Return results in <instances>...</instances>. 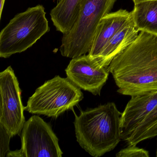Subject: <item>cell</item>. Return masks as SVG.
Here are the masks:
<instances>
[{
  "label": "cell",
  "instance_id": "obj_11",
  "mask_svg": "<svg viewBox=\"0 0 157 157\" xmlns=\"http://www.w3.org/2000/svg\"><path fill=\"white\" fill-rule=\"evenodd\" d=\"M139 32L132 19L110 39L100 56L94 59L102 67H108L117 55L136 40L139 34Z\"/></svg>",
  "mask_w": 157,
  "mask_h": 157
},
{
  "label": "cell",
  "instance_id": "obj_5",
  "mask_svg": "<svg viewBox=\"0 0 157 157\" xmlns=\"http://www.w3.org/2000/svg\"><path fill=\"white\" fill-rule=\"evenodd\" d=\"M83 98L80 88L67 78L57 76L36 90L29 98L25 111L56 118L66 111L73 110Z\"/></svg>",
  "mask_w": 157,
  "mask_h": 157
},
{
  "label": "cell",
  "instance_id": "obj_4",
  "mask_svg": "<svg viewBox=\"0 0 157 157\" xmlns=\"http://www.w3.org/2000/svg\"><path fill=\"white\" fill-rule=\"evenodd\" d=\"M116 0H82L74 25L63 34L61 55L74 58L89 53L101 20L113 9Z\"/></svg>",
  "mask_w": 157,
  "mask_h": 157
},
{
  "label": "cell",
  "instance_id": "obj_20",
  "mask_svg": "<svg viewBox=\"0 0 157 157\" xmlns=\"http://www.w3.org/2000/svg\"><path fill=\"white\" fill-rule=\"evenodd\" d=\"M59 1H60V0H57V2H59Z\"/></svg>",
  "mask_w": 157,
  "mask_h": 157
},
{
  "label": "cell",
  "instance_id": "obj_10",
  "mask_svg": "<svg viewBox=\"0 0 157 157\" xmlns=\"http://www.w3.org/2000/svg\"><path fill=\"white\" fill-rule=\"evenodd\" d=\"M132 20L131 12L120 10L110 13L101 20L88 55L96 59L110 39L125 25Z\"/></svg>",
  "mask_w": 157,
  "mask_h": 157
},
{
  "label": "cell",
  "instance_id": "obj_19",
  "mask_svg": "<svg viewBox=\"0 0 157 157\" xmlns=\"http://www.w3.org/2000/svg\"><path fill=\"white\" fill-rule=\"evenodd\" d=\"M156 156L157 157V151H156Z\"/></svg>",
  "mask_w": 157,
  "mask_h": 157
},
{
  "label": "cell",
  "instance_id": "obj_14",
  "mask_svg": "<svg viewBox=\"0 0 157 157\" xmlns=\"http://www.w3.org/2000/svg\"><path fill=\"white\" fill-rule=\"evenodd\" d=\"M157 136V105L126 141L128 145H136L143 140Z\"/></svg>",
  "mask_w": 157,
  "mask_h": 157
},
{
  "label": "cell",
  "instance_id": "obj_3",
  "mask_svg": "<svg viewBox=\"0 0 157 157\" xmlns=\"http://www.w3.org/2000/svg\"><path fill=\"white\" fill-rule=\"evenodd\" d=\"M43 5L16 14L0 33V57L24 52L50 30Z\"/></svg>",
  "mask_w": 157,
  "mask_h": 157
},
{
  "label": "cell",
  "instance_id": "obj_6",
  "mask_svg": "<svg viewBox=\"0 0 157 157\" xmlns=\"http://www.w3.org/2000/svg\"><path fill=\"white\" fill-rule=\"evenodd\" d=\"M21 140V149L9 151L7 157H61L63 154L52 128L38 116L25 122Z\"/></svg>",
  "mask_w": 157,
  "mask_h": 157
},
{
  "label": "cell",
  "instance_id": "obj_18",
  "mask_svg": "<svg viewBox=\"0 0 157 157\" xmlns=\"http://www.w3.org/2000/svg\"><path fill=\"white\" fill-rule=\"evenodd\" d=\"M152 1H157V0H132L134 4H137L140 2H145Z\"/></svg>",
  "mask_w": 157,
  "mask_h": 157
},
{
  "label": "cell",
  "instance_id": "obj_2",
  "mask_svg": "<svg viewBox=\"0 0 157 157\" xmlns=\"http://www.w3.org/2000/svg\"><path fill=\"white\" fill-rule=\"evenodd\" d=\"M122 113L108 102L75 114L77 141L90 155L99 157L113 150L121 141Z\"/></svg>",
  "mask_w": 157,
  "mask_h": 157
},
{
  "label": "cell",
  "instance_id": "obj_12",
  "mask_svg": "<svg viewBox=\"0 0 157 157\" xmlns=\"http://www.w3.org/2000/svg\"><path fill=\"white\" fill-rule=\"evenodd\" d=\"M82 0H60L50 12L51 21L56 31L68 32L76 22Z\"/></svg>",
  "mask_w": 157,
  "mask_h": 157
},
{
  "label": "cell",
  "instance_id": "obj_1",
  "mask_svg": "<svg viewBox=\"0 0 157 157\" xmlns=\"http://www.w3.org/2000/svg\"><path fill=\"white\" fill-rule=\"evenodd\" d=\"M108 68L120 94L132 96L157 91V35L140 32Z\"/></svg>",
  "mask_w": 157,
  "mask_h": 157
},
{
  "label": "cell",
  "instance_id": "obj_17",
  "mask_svg": "<svg viewBox=\"0 0 157 157\" xmlns=\"http://www.w3.org/2000/svg\"><path fill=\"white\" fill-rule=\"evenodd\" d=\"M5 1L6 0H0V19H1L2 11H3V8H4Z\"/></svg>",
  "mask_w": 157,
  "mask_h": 157
},
{
  "label": "cell",
  "instance_id": "obj_8",
  "mask_svg": "<svg viewBox=\"0 0 157 157\" xmlns=\"http://www.w3.org/2000/svg\"><path fill=\"white\" fill-rule=\"evenodd\" d=\"M65 71L73 84L94 95H100L110 73L88 54L72 59Z\"/></svg>",
  "mask_w": 157,
  "mask_h": 157
},
{
  "label": "cell",
  "instance_id": "obj_13",
  "mask_svg": "<svg viewBox=\"0 0 157 157\" xmlns=\"http://www.w3.org/2000/svg\"><path fill=\"white\" fill-rule=\"evenodd\" d=\"M131 13L133 22L138 31L157 35V1L135 4Z\"/></svg>",
  "mask_w": 157,
  "mask_h": 157
},
{
  "label": "cell",
  "instance_id": "obj_15",
  "mask_svg": "<svg viewBox=\"0 0 157 157\" xmlns=\"http://www.w3.org/2000/svg\"><path fill=\"white\" fill-rule=\"evenodd\" d=\"M136 145H129L118 151L117 157H149L148 151L143 148L137 147Z\"/></svg>",
  "mask_w": 157,
  "mask_h": 157
},
{
  "label": "cell",
  "instance_id": "obj_9",
  "mask_svg": "<svg viewBox=\"0 0 157 157\" xmlns=\"http://www.w3.org/2000/svg\"><path fill=\"white\" fill-rule=\"evenodd\" d=\"M131 97L121 115V138L124 141L157 105V91Z\"/></svg>",
  "mask_w": 157,
  "mask_h": 157
},
{
  "label": "cell",
  "instance_id": "obj_16",
  "mask_svg": "<svg viewBox=\"0 0 157 157\" xmlns=\"http://www.w3.org/2000/svg\"><path fill=\"white\" fill-rule=\"evenodd\" d=\"M0 157H5L6 154H8V152L10 151L9 144L10 140L12 136L6 131L1 124H0Z\"/></svg>",
  "mask_w": 157,
  "mask_h": 157
},
{
  "label": "cell",
  "instance_id": "obj_7",
  "mask_svg": "<svg viewBox=\"0 0 157 157\" xmlns=\"http://www.w3.org/2000/svg\"><path fill=\"white\" fill-rule=\"evenodd\" d=\"M0 124L14 136L19 135L25 123V107L19 82L11 67L0 73Z\"/></svg>",
  "mask_w": 157,
  "mask_h": 157
}]
</instances>
